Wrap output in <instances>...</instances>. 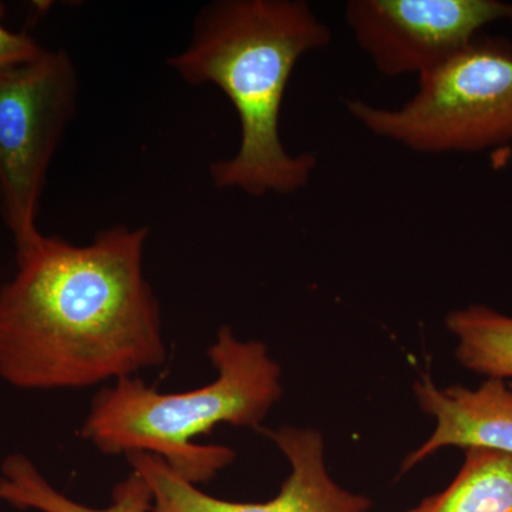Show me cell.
I'll list each match as a JSON object with an SVG mask.
<instances>
[{
	"mask_svg": "<svg viewBox=\"0 0 512 512\" xmlns=\"http://www.w3.org/2000/svg\"><path fill=\"white\" fill-rule=\"evenodd\" d=\"M409 512H512L511 454L466 448L453 483Z\"/></svg>",
	"mask_w": 512,
	"mask_h": 512,
	"instance_id": "10",
	"label": "cell"
},
{
	"mask_svg": "<svg viewBox=\"0 0 512 512\" xmlns=\"http://www.w3.org/2000/svg\"><path fill=\"white\" fill-rule=\"evenodd\" d=\"M217 379L200 389L161 393L131 376L93 397L80 437L107 456L148 453L194 485L207 483L234 461L235 451L198 444L218 424L261 429L282 396L281 367L258 340H239L231 326L208 348Z\"/></svg>",
	"mask_w": 512,
	"mask_h": 512,
	"instance_id": "3",
	"label": "cell"
},
{
	"mask_svg": "<svg viewBox=\"0 0 512 512\" xmlns=\"http://www.w3.org/2000/svg\"><path fill=\"white\" fill-rule=\"evenodd\" d=\"M377 137L421 154L480 153L512 141V46L474 40L434 72L396 109L346 101Z\"/></svg>",
	"mask_w": 512,
	"mask_h": 512,
	"instance_id": "4",
	"label": "cell"
},
{
	"mask_svg": "<svg viewBox=\"0 0 512 512\" xmlns=\"http://www.w3.org/2000/svg\"><path fill=\"white\" fill-rule=\"evenodd\" d=\"M42 49L32 36L5 25V6L0 3V67L26 62L39 55Z\"/></svg>",
	"mask_w": 512,
	"mask_h": 512,
	"instance_id": "12",
	"label": "cell"
},
{
	"mask_svg": "<svg viewBox=\"0 0 512 512\" xmlns=\"http://www.w3.org/2000/svg\"><path fill=\"white\" fill-rule=\"evenodd\" d=\"M77 96L79 76L64 50L43 47L33 59L0 67V215L16 249L42 234L40 198Z\"/></svg>",
	"mask_w": 512,
	"mask_h": 512,
	"instance_id": "5",
	"label": "cell"
},
{
	"mask_svg": "<svg viewBox=\"0 0 512 512\" xmlns=\"http://www.w3.org/2000/svg\"><path fill=\"white\" fill-rule=\"evenodd\" d=\"M512 22L500 0H350L346 22L384 76L434 72L491 23Z\"/></svg>",
	"mask_w": 512,
	"mask_h": 512,
	"instance_id": "6",
	"label": "cell"
},
{
	"mask_svg": "<svg viewBox=\"0 0 512 512\" xmlns=\"http://www.w3.org/2000/svg\"><path fill=\"white\" fill-rule=\"evenodd\" d=\"M511 387H512V384H511Z\"/></svg>",
	"mask_w": 512,
	"mask_h": 512,
	"instance_id": "13",
	"label": "cell"
},
{
	"mask_svg": "<svg viewBox=\"0 0 512 512\" xmlns=\"http://www.w3.org/2000/svg\"><path fill=\"white\" fill-rule=\"evenodd\" d=\"M446 326L458 340L461 365L488 379H512V316L471 305L448 313Z\"/></svg>",
	"mask_w": 512,
	"mask_h": 512,
	"instance_id": "11",
	"label": "cell"
},
{
	"mask_svg": "<svg viewBox=\"0 0 512 512\" xmlns=\"http://www.w3.org/2000/svg\"><path fill=\"white\" fill-rule=\"evenodd\" d=\"M330 42L332 32L302 0H218L198 13L190 42L168 64L192 86H217L237 111L239 147L211 164L215 187L262 197L308 185L318 160L286 150L279 120L296 64Z\"/></svg>",
	"mask_w": 512,
	"mask_h": 512,
	"instance_id": "2",
	"label": "cell"
},
{
	"mask_svg": "<svg viewBox=\"0 0 512 512\" xmlns=\"http://www.w3.org/2000/svg\"><path fill=\"white\" fill-rule=\"evenodd\" d=\"M420 409L436 419V430L423 446L404 458L402 470H412L443 447L487 448L512 456V387L488 379L478 389H439L429 376L414 383Z\"/></svg>",
	"mask_w": 512,
	"mask_h": 512,
	"instance_id": "8",
	"label": "cell"
},
{
	"mask_svg": "<svg viewBox=\"0 0 512 512\" xmlns=\"http://www.w3.org/2000/svg\"><path fill=\"white\" fill-rule=\"evenodd\" d=\"M0 501L18 510L39 512H148L153 494L146 480L131 470L114 487L113 500L107 507H87L53 487L28 456L13 453L0 466Z\"/></svg>",
	"mask_w": 512,
	"mask_h": 512,
	"instance_id": "9",
	"label": "cell"
},
{
	"mask_svg": "<svg viewBox=\"0 0 512 512\" xmlns=\"http://www.w3.org/2000/svg\"><path fill=\"white\" fill-rule=\"evenodd\" d=\"M148 227L116 225L74 245L40 234L0 288V379L20 390L86 389L167 357L144 275Z\"/></svg>",
	"mask_w": 512,
	"mask_h": 512,
	"instance_id": "1",
	"label": "cell"
},
{
	"mask_svg": "<svg viewBox=\"0 0 512 512\" xmlns=\"http://www.w3.org/2000/svg\"><path fill=\"white\" fill-rule=\"evenodd\" d=\"M281 450L291 474L281 491L266 503H232L204 493L174 473L160 457L128 454L131 470L146 480L153 494L148 512H366L370 501L353 494L329 476L322 434L313 429L282 426L259 429Z\"/></svg>",
	"mask_w": 512,
	"mask_h": 512,
	"instance_id": "7",
	"label": "cell"
}]
</instances>
